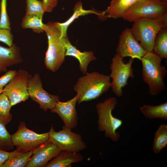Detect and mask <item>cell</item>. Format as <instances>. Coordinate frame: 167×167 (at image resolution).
<instances>
[{
    "mask_svg": "<svg viewBox=\"0 0 167 167\" xmlns=\"http://www.w3.org/2000/svg\"><path fill=\"white\" fill-rule=\"evenodd\" d=\"M44 31L48 39V46L44 60L47 69L54 72L64 62L66 48L65 39L63 36L58 22L49 21L44 24Z\"/></svg>",
    "mask_w": 167,
    "mask_h": 167,
    "instance_id": "1",
    "label": "cell"
},
{
    "mask_svg": "<svg viewBox=\"0 0 167 167\" xmlns=\"http://www.w3.org/2000/svg\"><path fill=\"white\" fill-rule=\"evenodd\" d=\"M109 76L96 71L87 72L79 77L73 87L78 96V104L96 99L111 86Z\"/></svg>",
    "mask_w": 167,
    "mask_h": 167,
    "instance_id": "2",
    "label": "cell"
},
{
    "mask_svg": "<svg viewBox=\"0 0 167 167\" xmlns=\"http://www.w3.org/2000/svg\"><path fill=\"white\" fill-rule=\"evenodd\" d=\"M162 60L153 51L147 52L141 60L143 79L152 96H157L166 89L164 79L167 71L161 64Z\"/></svg>",
    "mask_w": 167,
    "mask_h": 167,
    "instance_id": "3",
    "label": "cell"
},
{
    "mask_svg": "<svg viewBox=\"0 0 167 167\" xmlns=\"http://www.w3.org/2000/svg\"><path fill=\"white\" fill-rule=\"evenodd\" d=\"M167 28V13L156 19L143 18L133 22L131 32L147 52L153 51L156 36L162 28Z\"/></svg>",
    "mask_w": 167,
    "mask_h": 167,
    "instance_id": "4",
    "label": "cell"
},
{
    "mask_svg": "<svg viewBox=\"0 0 167 167\" xmlns=\"http://www.w3.org/2000/svg\"><path fill=\"white\" fill-rule=\"evenodd\" d=\"M117 103L116 99L111 97L96 105L99 131L104 132L105 136L114 142L118 141L119 139L120 134L117 130L123 122L121 120L114 117L112 113Z\"/></svg>",
    "mask_w": 167,
    "mask_h": 167,
    "instance_id": "5",
    "label": "cell"
},
{
    "mask_svg": "<svg viewBox=\"0 0 167 167\" xmlns=\"http://www.w3.org/2000/svg\"><path fill=\"white\" fill-rule=\"evenodd\" d=\"M167 13V2L157 0H140L133 4L122 17L133 22L143 18L156 19Z\"/></svg>",
    "mask_w": 167,
    "mask_h": 167,
    "instance_id": "6",
    "label": "cell"
},
{
    "mask_svg": "<svg viewBox=\"0 0 167 167\" xmlns=\"http://www.w3.org/2000/svg\"><path fill=\"white\" fill-rule=\"evenodd\" d=\"M123 58L116 54L112 59L109 75L112 79L111 86L113 92L118 97L123 94V88L127 84L129 78H133L134 75L132 66L133 59L131 58L126 63L123 61Z\"/></svg>",
    "mask_w": 167,
    "mask_h": 167,
    "instance_id": "7",
    "label": "cell"
},
{
    "mask_svg": "<svg viewBox=\"0 0 167 167\" xmlns=\"http://www.w3.org/2000/svg\"><path fill=\"white\" fill-rule=\"evenodd\" d=\"M13 145L17 151L26 152L33 150L49 139V132L37 133L28 129L23 122H20L17 131L11 135Z\"/></svg>",
    "mask_w": 167,
    "mask_h": 167,
    "instance_id": "8",
    "label": "cell"
},
{
    "mask_svg": "<svg viewBox=\"0 0 167 167\" xmlns=\"http://www.w3.org/2000/svg\"><path fill=\"white\" fill-rule=\"evenodd\" d=\"M48 132V141L55 144L62 151L78 153L86 148L81 135L73 132L65 126L58 132L55 131L52 126Z\"/></svg>",
    "mask_w": 167,
    "mask_h": 167,
    "instance_id": "9",
    "label": "cell"
},
{
    "mask_svg": "<svg viewBox=\"0 0 167 167\" xmlns=\"http://www.w3.org/2000/svg\"><path fill=\"white\" fill-rule=\"evenodd\" d=\"M32 75L20 69L13 79L3 88L2 93L8 98L11 106L24 102L30 97L28 86Z\"/></svg>",
    "mask_w": 167,
    "mask_h": 167,
    "instance_id": "10",
    "label": "cell"
},
{
    "mask_svg": "<svg viewBox=\"0 0 167 167\" xmlns=\"http://www.w3.org/2000/svg\"><path fill=\"white\" fill-rule=\"evenodd\" d=\"M28 89L29 97L39 105L40 108L44 111L51 109L59 101L58 96L51 95L45 90L38 73L34 74L28 84Z\"/></svg>",
    "mask_w": 167,
    "mask_h": 167,
    "instance_id": "11",
    "label": "cell"
},
{
    "mask_svg": "<svg viewBox=\"0 0 167 167\" xmlns=\"http://www.w3.org/2000/svg\"><path fill=\"white\" fill-rule=\"evenodd\" d=\"M116 52L123 58L130 57L140 60L147 52L133 36L130 28L127 27L119 36Z\"/></svg>",
    "mask_w": 167,
    "mask_h": 167,
    "instance_id": "12",
    "label": "cell"
},
{
    "mask_svg": "<svg viewBox=\"0 0 167 167\" xmlns=\"http://www.w3.org/2000/svg\"><path fill=\"white\" fill-rule=\"evenodd\" d=\"M62 151L57 145L48 141L33 150V154L25 167L45 166L50 160Z\"/></svg>",
    "mask_w": 167,
    "mask_h": 167,
    "instance_id": "13",
    "label": "cell"
},
{
    "mask_svg": "<svg viewBox=\"0 0 167 167\" xmlns=\"http://www.w3.org/2000/svg\"><path fill=\"white\" fill-rule=\"evenodd\" d=\"M78 98L76 94L66 101H58L50 110L51 112L57 113L62 119L64 126L71 130L76 127L78 124V117L75 108Z\"/></svg>",
    "mask_w": 167,
    "mask_h": 167,
    "instance_id": "14",
    "label": "cell"
},
{
    "mask_svg": "<svg viewBox=\"0 0 167 167\" xmlns=\"http://www.w3.org/2000/svg\"><path fill=\"white\" fill-rule=\"evenodd\" d=\"M20 49L15 44L5 47L0 45V73L6 72L8 68L23 62Z\"/></svg>",
    "mask_w": 167,
    "mask_h": 167,
    "instance_id": "15",
    "label": "cell"
},
{
    "mask_svg": "<svg viewBox=\"0 0 167 167\" xmlns=\"http://www.w3.org/2000/svg\"><path fill=\"white\" fill-rule=\"evenodd\" d=\"M65 56L73 57L77 59L79 63L80 71L84 75L87 72L88 66L91 62L97 59L92 51L81 52L73 45L67 37L65 39Z\"/></svg>",
    "mask_w": 167,
    "mask_h": 167,
    "instance_id": "16",
    "label": "cell"
},
{
    "mask_svg": "<svg viewBox=\"0 0 167 167\" xmlns=\"http://www.w3.org/2000/svg\"><path fill=\"white\" fill-rule=\"evenodd\" d=\"M140 0H112L109 6L102 13L105 18H122L125 13Z\"/></svg>",
    "mask_w": 167,
    "mask_h": 167,
    "instance_id": "17",
    "label": "cell"
},
{
    "mask_svg": "<svg viewBox=\"0 0 167 167\" xmlns=\"http://www.w3.org/2000/svg\"><path fill=\"white\" fill-rule=\"evenodd\" d=\"M84 157L78 153L62 151L47 164L46 167H71L74 163L82 161Z\"/></svg>",
    "mask_w": 167,
    "mask_h": 167,
    "instance_id": "18",
    "label": "cell"
},
{
    "mask_svg": "<svg viewBox=\"0 0 167 167\" xmlns=\"http://www.w3.org/2000/svg\"><path fill=\"white\" fill-rule=\"evenodd\" d=\"M90 14H96L102 17L101 12L98 13L94 9L85 10L83 7L81 2H78L74 5V12L72 15L66 21L61 23L58 22L63 36L64 37L67 36V31L68 27L76 19L80 16Z\"/></svg>",
    "mask_w": 167,
    "mask_h": 167,
    "instance_id": "19",
    "label": "cell"
},
{
    "mask_svg": "<svg viewBox=\"0 0 167 167\" xmlns=\"http://www.w3.org/2000/svg\"><path fill=\"white\" fill-rule=\"evenodd\" d=\"M33 150L22 152L15 149L9 152L7 159L1 167H25L33 154Z\"/></svg>",
    "mask_w": 167,
    "mask_h": 167,
    "instance_id": "20",
    "label": "cell"
},
{
    "mask_svg": "<svg viewBox=\"0 0 167 167\" xmlns=\"http://www.w3.org/2000/svg\"><path fill=\"white\" fill-rule=\"evenodd\" d=\"M139 109L148 118H158L167 120V102L156 106L143 105Z\"/></svg>",
    "mask_w": 167,
    "mask_h": 167,
    "instance_id": "21",
    "label": "cell"
},
{
    "mask_svg": "<svg viewBox=\"0 0 167 167\" xmlns=\"http://www.w3.org/2000/svg\"><path fill=\"white\" fill-rule=\"evenodd\" d=\"M153 51L162 59L167 58V28H161L157 33Z\"/></svg>",
    "mask_w": 167,
    "mask_h": 167,
    "instance_id": "22",
    "label": "cell"
},
{
    "mask_svg": "<svg viewBox=\"0 0 167 167\" xmlns=\"http://www.w3.org/2000/svg\"><path fill=\"white\" fill-rule=\"evenodd\" d=\"M167 125L162 124L158 127L154 136L153 150L156 154L167 146Z\"/></svg>",
    "mask_w": 167,
    "mask_h": 167,
    "instance_id": "23",
    "label": "cell"
},
{
    "mask_svg": "<svg viewBox=\"0 0 167 167\" xmlns=\"http://www.w3.org/2000/svg\"><path fill=\"white\" fill-rule=\"evenodd\" d=\"M42 19L34 15H25L22 19L21 27L23 29H31L36 33H41L44 31V24Z\"/></svg>",
    "mask_w": 167,
    "mask_h": 167,
    "instance_id": "24",
    "label": "cell"
},
{
    "mask_svg": "<svg viewBox=\"0 0 167 167\" xmlns=\"http://www.w3.org/2000/svg\"><path fill=\"white\" fill-rule=\"evenodd\" d=\"M11 107L8 97L2 93L0 94V122L5 126L12 118L10 112Z\"/></svg>",
    "mask_w": 167,
    "mask_h": 167,
    "instance_id": "25",
    "label": "cell"
},
{
    "mask_svg": "<svg viewBox=\"0 0 167 167\" xmlns=\"http://www.w3.org/2000/svg\"><path fill=\"white\" fill-rule=\"evenodd\" d=\"M25 15H36L42 19L45 13L42 1L26 0Z\"/></svg>",
    "mask_w": 167,
    "mask_h": 167,
    "instance_id": "26",
    "label": "cell"
},
{
    "mask_svg": "<svg viewBox=\"0 0 167 167\" xmlns=\"http://www.w3.org/2000/svg\"><path fill=\"white\" fill-rule=\"evenodd\" d=\"M5 126L0 122V149L8 151L13 150L14 146L11 135L7 131Z\"/></svg>",
    "mask_w": 167,
    "mask_h": 167,
    "instance_id": "27",
    "label": "cell"
},
{
    "mask_svg": "<svg viewBox=\"0 0 167 167\" xmlns=\"http://www.w3.org/2000/svg\"><path fill=\"white\" fill-rule=\"evenodd\" d=\"M7 0L0 2V28L11 30V23L7 11Z\"/></svg>",
    "mask_w": 167,
    "mask_h": 167,
    "instance_id": "28",
    "label": "cell"
},
{
    "mask_svg": "<svg viewBox=\"0 0 167 167\" xmlns=\"http://www.w3.org/2000/svg\"><path fill=\"white\" fill-rule=\"evenodd\" d=\"M13 36L11 30L5 28H0V41L11 46L13 44Z\"/></svg>",
    "mask_w": 167,
    "mask_h": 167,
    "instance_id": "29",
    "label": "cell"
},
{
    "mask_svg": "<svg viewBox=\"0 0 167 167\" xmlns=\"http://www.w3.org/2000/svg\"><path fill=\"white\" fill-rule=\"evenodd\" d=\"M17 73L16 70L7 71L3 75L0 77V88L5 87L14 77Z\"/></svg>",
    "mask_w": 167,
    "mask_h": 167,
    "instance_id": "30",
    "label": "cell"
},
{
    "mask_svg": "<svg viewBox=\"0 0 167 167\" xmlns=\"http://www.w3.org/2000/svg\"><path fill=\"white\" fill-rule=\"evenodd\" d=\"M59 0H42L44 12H52L57 6Z\"/></svg>",
    "mask_w": 167,
    "mask_h": 167,
    "instance_id": "31",
    "label": "cell"
},
{
    "mask_svg": "<svg viewBox=\"0 0 167 167\" xmlns=\"http://www.w3.org/2000/svg\"><path fill=\"white\" fill-rule=\"evenodd\" d=\"M9 152L0 149V167L7 159Z\"/></svg>",
    "mask_w": 167,
    "mask_h": 167,
    "instance_id": "32",
    "label": "cell"
},
{
    "mask_svg": "<svg viewBox=\"0 0 167 167\" xmlns=\"http://www.w3.org/2000/svg\"><path fill=\"white\" fill-rule=\"evenodd\" d=\"M157 0V1H162L163 2H167V0Z\"/></svg>",
    "mask_w": 167,
    "mask_h": 167,
    "instance_id": "33",
    "label": "cell"
},
{
    "mask_svg": "<svg viewBox=\"0 0 167 167\" xmlns=\"http://www.w3.org/2000/svg\"><path fill=\"white\" fill-rule=\"evenodd\" d=\"M3 91V88H0V94L2 93Z\"/></svg>",
    "mask_w": 167,
    "mask_h": 167,
    "instance_id": "34",
    "label": "cell"
}]
</instances>
